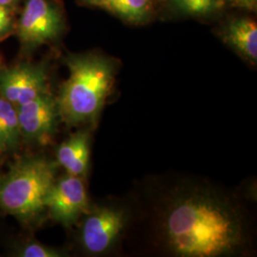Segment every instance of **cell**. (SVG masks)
<instances>
[{"label":"cell","mask_w":257,"mask_h":257,"mask_svg":"<svg viewBox=\"0 0 257 257\" xmlns=\"http://www.w3.org/2000/svg\"><path fill=\"white\" fill-rule=\"evenodd\" d=\"M164 229L170 248L180 256L229 254L244 238L237 213L207 194H193L175 203L166 215Z\"/></svg>","instance_id":"obj_1"},{"label":"cell","mask_w":257,"mask_h":257,"mask_svg":"<svg viewBox=\"0 0 257 257\" xmlns=\"http://www.w3.org/2000/svg\"><path fill=\"white\" fill-rule=\"evenodd\" d=\"M66 64L70 74L56 98L60 118L69 126L95 123L113 84L114 62L86 54L69 56Z\"/></svg>","instance_id":"obj_2"},{"label":"cell","mask_w":257,"mask_h":257,"mask_svg":"<svg viewBox=\"0 0 257 257\" xmlns=\"http://www.w3.org/2000/svg\"><path fill=\"white\" fill-rule=\"evenodd\" d=\"M55 162L42 156L22 157L0 178V210L28 221L45 210L55 181Z\"/></svg>","instance_id":"obj_3"},{"label":"cell","mask_w":257,"mask_h":257,"mask_svg":"<svg viewBox=\"0 0 257 257\" xmlns=\"http://www.w3.org/2000/svg\"><path fill=\"white\" fill-rule=\"evenodd\" d=\"M62 9L52 0H27L19 19L18 34L27 48L38 47L58 38L64 30Z\"/></svg>","instance_id":"obj_4"},{"label":"cell","mask_w":257,"mask_h":257,"mask_svg":"<svg viewBox=\"0 0 257 257\" xmlns=\"http://www.w3.org/2000/svg\"><path fill=\"white\" fill-rule=\"evenodd\" d=\"M49 92L46 67L22 63L0 70V97L16 107Z\"/></svg>","instance_id":"obj_5"},{"label":"cell","mask_w":257,"mask_h":257,"mask_svg":"<svg viewBox=\"0 0 257 257\" xmlns=\"http://www.w3.org/2000/svg\"><path fill=\"white\" fill-rule=\"evenodd\" d=\"M50 217L65 227H71L83 213L89 212V199L82 178L65 175L55 181L45 199Z\"/></svg>","instance_id":"obj_6"},{"label":"cell","mask_w":257,"mask_h":257,"mask_svg":"<svg viewBox=\"0 0 257 257\" xmlns=\"http://www.w3.org/2000/svg\"><path fill=\"white\" fill-rule=\"evenodd\" d=\"M21 138L47 144L55 134L59 116L57 100L50 92L17 107Z\"/></svg>","instance_id":"obj_7"},{"label":"cell","mask_w":257,"mask_h":257,"mask_svg":"<svg viewBox=\"0 0 257 257\" xmlns=\"http://www.w3.org/2000/svg\"><path fill=\"white\" fill-rule=\"evenodd\" d=\"M124 227V213L110 208H98L83 222L81 243L92 254L103 253L111 247Z\"/></svg>","instance_id":"obj_8"},{"label":"cell","mask_w":257,"mask_h":257,"mask_svg":"<svg viewBox=\"0 0 257 257\" xmlns=\"http://www.w3.org/2000/svg\"><path fill=\"white\" fill-rule=\"evenodd\" d=\"M223 40L251 63L257 60V24L253 19L230 20L223 29Z\"/></svg>","instance_id":"obj_9"},{"label":"cell","mask_w":257,"mask_h":257,"mask_svg":"<svg viewBox=\"0 0 257 257\" xmlns=\"http://www.w3.org/2000/svg\"><path fill=\"white\" fill-rule=\"evenodd\" d=\"M57 161L69 175L84 177L87 175L90 158V137L78 132L63 142L56 152Z\"/></svg>","instance_id":"obj_10"},{"label":"cell","mask_w":257,"mask_h":257,"mask_svg":"<svg viewBox=\"0 0 257 257\" xmlns=\"http://www.w3.org/2000/svg\"><path fill=\"white\" fill-rule=\"evenodd\" d=\"M21 139L17 107L0 97V153L15 151Z\"/></svg>","instance_id":"obj_11"},{"label":"cell","mask_w":257,"mask_h":257,"mask_svg":"<svg viewBox=\"0 0 257 257\" xmlns=\"http://www.w3.org/2000/svg\"><path fill=\"white\" fill-rule=\"evenodd\" d=\"M116 17L131 23L139 24L150 17L153 9L152 0H105L98 5Z\"/></svg>","instance_id":"obj_12"},{"label":"cell","mask_w":257,"mask_h":257,"mask_svg":"<svg viewBox=\"0 0 257 257\" xmlns=\"http://www.w3.org/2000/svg\"><path fill=\"white\" fill-rule=\"evenodd\" d=\"M177 12L193 17H205L224 7L225 0H169Z\"/></svg>","instance_id":"obj_13"},{"label":"cell","mask_w":257,"mask_h":257,"mask_svg":"<svg viewBox=\"0 0 257 257\" xmlns=\"http://www.w3.org/2000/svg\"><path fill=\"white\" fill-rule=\"evenodd\" d=\"M19 256L23 257H59L62 252L56 248L46 246L37 241H29L19 249Z\"/></svg>","instance_id":"obj_14"},{"label":"cell","mask_w":257,"mask_h":257,"mask_svg":"<svg viewBox=\"0 0 257 257\" xmlns=\"http://www.w3.org/2000/svg\"><path fill=\"white\" fill-rule=\"evenodd\" d=\"M13 26L11 12L6 6L0 5V38L7 35Z\"/></svg>","instance_id":"obj_15"},{"label":"cell","mask_w":257,"mask_h":257,"mask_svg":"<svg viewBox=\"0 0 257 257\" xmlns=\"http://www.w3.org/2000/svg\"><path fill=\"white\" fill-rule=\"evenodd\" d=\"M230 6L238 9L246 10L249 12H255L257 8V0H225Z\"/></svg>","instance_id":"obj_16"},{"label":"cell","mask_w":257,"mask_h":257,"mask_svg":"<svg viewBox=\"0 0 257 257\" xmlns=\"http://www.w3.org/2000/svg\"><path fill=\"white\" fill-rule=\"evenodd\" d=\"M16 1H17V0H0V5L8 7L10 5H12L13 3H15Z\"/></svg>","instance_id":"obj_17"},{"label":"cell","mask_w":257,"mask_h":257,"mask_svg":"<svg viewBox=\"0 0 257 257\" xmlns=\"http://www.w3.org/2000/svg\"><path fill=\"white\" fill-rule=\"evenodd\" d=\"M86 1H88V2H90V3H92L93 5H96V6H98L100 3H102L103 1H105V0H86Z\"/></svg>","instance_id":"obj_18"}]
</instances>
